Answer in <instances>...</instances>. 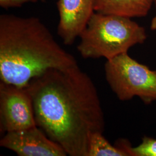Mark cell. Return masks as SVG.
I'll list each match as a JSON object with an SVG mask.
<instances>
[{
	"label": "cell",
	"mask_w": 156,
	"mask_h": 156,
	"mask_svg": "<svg viewBox=\"0 0 156 156\" xmlns=\"http://www.w3.org/2000/svg\"><path fill=\"white\" fill-rule=\"evenodd\" d=\"M102 134L95 133L90 136L87 156H127L117 146L110 144Z\"/></svg>",
	"instance_id": "9c48e42d"
},
{
	"label": "cell",
	"mask_w": 156,
	"mask_h": 156,
	"mask_svg": "<svg viewBox=\"0 0 156 156\" xmlns=\"http://www.w3.org/2000/svg\"><path fill=\"white\" fill-rule=\"evenodd\" d=\"M0 146L19 156H66L67 153L35 126L22 130L6 133L0 140Z\"/></svg>",
	"instance_id": "8992f818"
},
{
	"label": "cell",
	"mask_w": 156,
	"mask_h": 156,
	"mask_svg": "<svg viewBox=\"0 0 156 156\" xmlns=\"http://www.w3.org/2000/svg\"><path fill=\"white\" fill-rule=\"evenodd\" d=\"M154 0H95V12L129 18L147 15Z\"/></svg>",
	"instance_id": "ba28073f"
},
{
	"label": "cell",
	"mask_w": 156,
	"mask_h": 156,
	"mask_svg": "<svg viewBox=\"0 0 156 156\" xmlns=\"http://www.w3.org/2000/svg\"><path fill=\"white\" fill-rule=\"evenodd\" d=\"M76 66L38 17L0 15L1 82L24 87L48 69Z\"/></svg>",
	"instance_id": "7a4b0ae2"
},
{
	"label": "cell",
	"mask_w": 156,
	"mask_h": 156,
	"mask_svg": "<svg viewBox=\"0 0 156 156\" xmlns=\"http://www.w3.org/2000/svg\"><path fill=\"white\" fill-rule=\"evenodd\" d=\"M106 81L121 101L138 97L145 104L156 101V70L140 64L128 52L107 60L104 66Z\"/></svg>",
	"instance_id": "277c9868"
},
{
	"label": "cell",
	"mask_w": 156,
	"mask_h": 156,
	"mask_svg": "<svg viewBox=\"0 0 156 156\" xmlns=\"http://www.w3.org/2000/svg\"><path fill=\"white\" fill-rule=\"evenodd\" d=\"M35 126L33 101L27 87L1 82V133L16 131Z\"/></svg>",
	"instance_id": "5b68a950"
},
{
	"label": "cell",
	"mask_w": 156,
	"mask_h": 156,
	"mask_svg": "<svg viewBox=\"0 0 156 156\" xmlns=\"http://www.w3.org/2000/svg\"><path fill=\"white\" fill-rule=\"evenodd\" d=\"M41 0H0V6L4 9L20 7L26 3H35Z\"/></svg>",
	"instance_id": "8fae6325"
},
{
	"label": "cell",
	"mask_w": 156,
	"mask_h": 156,
	"mask_svg": "<svg viewBox=\"0 0 156 156\" xmlns=\"http://www.w3.org/2000/svg\"><path fill=\"white\" fill-rule=\"evenodd\" d=\"M154 4L156 6V0H154ZM151 28L153 30H156V16L154 17L151 22Z\"/></svg>",
	"instance_id": "7c38bea8"
},
{
	"label": "cell",
	"mask_w": 156,
	"mask_h": 156,
	"mask_svg": "<svg viewBox=\"0 0 156 156\" xmlns=\"http://www.w3.org/2000/svg\"><path fill=\"white\" fill-rule=\"evenodd\" d=\"M79 38L77 49L83 58L107 60L144 44L147 34L131 18L95 12Z\"/></svg>",
	"instance_id": "3957f363"
},
{
	"label": "cell",
	"mask_w": 156,
	"mask_h": 156,
	"mask_svg": "<svg viewBox=\"0 0 156 156\" xmlns=\"http://www.w3.org/2000/svg\"><path fill=\"white\" fill-rule=\"evenodd\" d=\"M37 126L71 156H87L90 136L103 133L105 119L92 79L78 66L53 68L26 86Z\"/></svg>",
	"instance_id": "6da1fadb"
},
{
	"label": "cell",
	"mask_w": 156,
	"mask_h": 156,
	"mask_svg": "<svg viewBox=\"0 0 156 156\" xmlns=\"http://www.w3.org/2000/svg\"><path fill=\"white\" fill-rule=\"evenodd\" d=\"M115 145L121 149L127 156H156V139L145 136L142 142L133 147L127 140L119 139Z\"/></svg>",
	"instance_id": "30bf717a"
},
{
	"label": "cell",
	"mask_w": 156,
	"mask_h": 156,
	"mask_svg": "<svg viewBox=\"0 0 156 156\" xmlns=\"http://www.w3.org/2000/svg\"><path fill=\"white\" fill-rule=\"evenodd\" d=\"M95 0H58L57 34L66 45L79 38L95 12Z\"/></svg>",
	"instance_id": "52a82bcc"
}]
</instances>
